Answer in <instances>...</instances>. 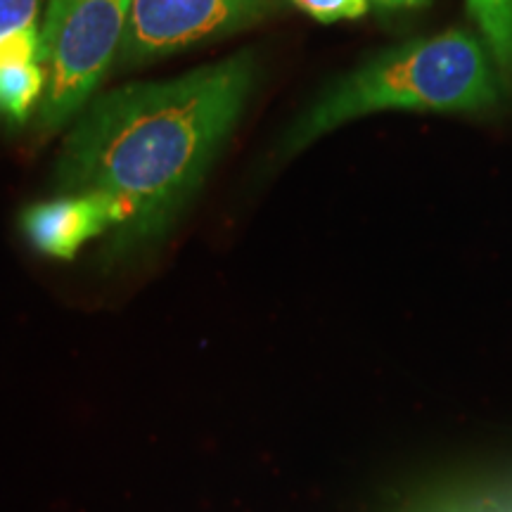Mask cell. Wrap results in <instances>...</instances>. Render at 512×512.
Returning <instances> with one entry per match:
<instances>
[{"instance_id": "1", "label": "cell", "mask_w": 512, "mask_h": 512, "mask_svg": "<svg viewBox=\"0 0 512 512\" xmlns=\"http://www.w3.org/2000/svg\"><path fill=\"white\" fill-rule=\"evenodd\" d=\"M254 76V57L235 55L178 79L102 95L64 140L57 185L112 204L117 247L157 238L202 185L245 110Z\"/></svg>"}, {"instance_id": "6", "label": "cell", "mask_w": 512, "mask_h": 512, "mask_svg": "<svg viewBox=\"0 0 512 512\" xmlns=\"http://www.w3.org/2000/svg\"><path fill=\"white\" fill-rule=\"evenodd\" d=\"M467 10L482 34L498 79L505 88H512V0H467Z\"/></svg>"}, {"instance_id": "5", "label": "cell", "mask_w": 512, "mask_h": 512, "mask_svg": "<svg viewBox=\"0 0 512 512\" xmlns=\"http://www.w3.org/2000/svg\"><path fill=\"white\" fill-rule=\"evenodd\" d=\"M112 228V204L88 192H64L55 200L34 204L22 216V230L31 245L55 259H74L86 242Z\"/></svg>"}, {"instance_id": "9", "label": "cell", "mask_w": 512, "mask_h": 512, "mask_svg": "<svg viewBox=\"0 0 512 512\" xmlns=\"http://www.w3.org/2000/svg\"><path fill=\"white\" fill-rule=\"evenodd\" d=\"M299 10L318 22L356 19L368 10L370 0H292Z\"/></svg>"}, {"instance_id": "3", "label": "cell", "mask_w": 512, "mask_h": 512, "mask_svg": "<svg viewBox=\"0 0 512 512\" xmlns=\"http://www.w3.org/2000/svg\"><path fill=\"white\" fill-rule=\"evenodd\" d=\"M131 0H50L38 38L46 91L38 124L53 133L79 117L119 60Z\"/></svg>"}, {"instance_id": "2", "label": "cell", "mask_w": 512, "mask_h": 512, "mask_svg": "<svg viewBox=\"0 0 512 512\" xmlns=\"http://www.w3.org/2000/svg\"><path fill=\"white\" fill-rule=\"evenodd\" d=\"M498 72L484 41L467 31L408 41L344 76L290 128L297 152L351 119L387 110L475 112L498 102Z\"/></svg>"}, {"instance_id": "8", "label": "cell", "mask_w": 512, "mask_h": 512, "mask_svg": "<svg viewBox=\"0 0 512 512\" xmlns=\"http://www.w3.org/2000/svg\"><path fill=\"white\" fill-rule=\"evenodd\" d=\"M38 3L41 0H0V43L41 29L38 27Z\"/></svg>"}, {"instance_id": "4", "label": "cell", "mask_w": 512, "mask_h": 512, "mask_svg": "<svg viewBox=\"0 0 512 512\" xmlns=\"http://www.w3.org/2000/svg\"><path fill=\"white\" fill-rule=\"evenodd\" d=\"M283 0H131L117 67L131 69L261 22Z\"/></svg>"}, {"instance_id": "10", "label": "cell", "mask_w": 512, "mask_h": 512, "mask_svg": "<svg viewBox=\"0 0 512 512\" xmlns=\"http://www.w3.org/2000/svg\"><path fill=\"white\" fill-rule=\"evenodd\" d=\"M375 3L387 5V8H415V5H425L427 0H375Z\"/></svg>"}, {"instance_id": "7", "label": "cell", "mask_w": 512, "mask_h": 512, "mask_svg": "<svg viewBox=\"0 0 512 512\" xmlns=\"http://www.w3.org/2000/svg\"><path fill=\"white\" fill-rule=\"evenodd\" d=\"M46 91V72L41 62H0V117L17 121L29 119L41 105Z\"/></svg>"}]
</instances>
